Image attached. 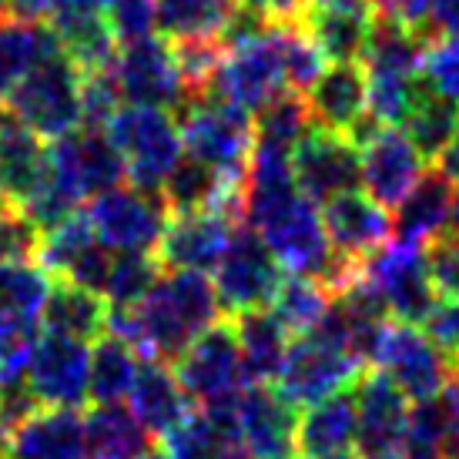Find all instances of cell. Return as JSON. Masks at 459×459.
<instances>
[{
  "instance_id": "obj_1",
  "label": "cell",
  "mask_w": 459,
  "mask_h": 459,
  "mask_svg": "<svg viewBox=\"0 0 459 459\" xmlns=\"http://www.w3.org/2000/svg\"><path fill=\"white\" fill-rule=\"evenodd\" d=\"M218 308L215 281L208 275L165 268L141 306L111 308L108 332L125 339L141 359L168 362L215 325Z\"/></svg>"
},
{
  "instance_id": "obj_2",
  "label": "cell",
  "mask_w": 459,
  "mask_h": 459,
  "mask_svg": "<svg viewBox=\"0 0 459 459\" xmlns=\"http://www.w3.org/2000/svg\"><path fill=\"white\" fill-rule=\"evenodd\" d=\"M185 154L215 171L218 178L245 188L248 161L255 152V117L215 94H192L175 111Z\"/></svg>"
},
{
  "instance_id": "obj_3",
  "label": "cell",
  "mask_w": 459,
  "mask_h": 459,
  "mask_svg": "<svg viewBox=\"0 0 459 459\" xmlns=\"http://www.w3.org/2000/svg\"><path fill=\"white\" fill-rule=\"evenodd\" d=\"M108 138L115 141L117 154L125 161V178L134 188L158 192L165 188L171 171L185 158V141L175 111L168 108H144V104H125L108 121Z\"/></svg>"
},
{
  "instance_id": "obj_4",
  "label": "cell",
  "mask_w": 459,
  "mask_h": 459,
  "mask_svg": "<svg viewBox=\"0 0 459 459\" xmlns=\"http://www.w3.org/2000/svg\"><path fill=\"white\" fill-rule=\"evenodd\" d=\"M81 84H84V71L61 51L48 57L38 71H30L4 104L38 138L57 141L71 131L84 128Z\"/></svg>"
},
{
  "instance_id": "obj_5",
  "label": "cell",
  "mask_w": 459,
  "mask_h": 459,
  "mask_svg": "<svg viewBox=\"0 0 459 459\" xmlns=\"http://www.w3.org/2000/svg\"><path fill=\"white\" fill-rule=\"evenodd\" d=\"M356 268L359 281L369 289L389 319L409 322V325H422L426 316L433 312L439 302V292L429 275V262H426V248L409 242H385L376 255L362 258Z\"/></svg>"
},
{
  "instance_id": "obj_6",
  "label": "cell",
  "mask_w": 459,
  "mask_h": 459,
  "mask_svg": "<svg viewBox=\"0 0 459 459\" xmlns=\"http://www.w3.org/2000/svg\"><path fill=\"white\" fill-rule=\"evenodd\" d=\"M175 376H178L181 389L192 399V406L212 409V412H229V409L238 406L242 393L252 383L245 376L235 325L231 322H215L208 332H202L175 359Z\"/></svg>"
},
{
  "instance_id": "obj_7",
  "label": "cell",
  "mask_w": 459,
  "mask_h": 459,
  "mask_svg": "<svg viewBox=\"0 0 459 459\" xmlns=\"http://www.w3.org/2000/svg\"><path fill=\"white\" fill-rule=\"evenodd\" d=\"M372 369L389 376L409 403L439 399L449 379L456 376V362L422 332V325L389 319L379 332V342L372 349Z\"/></svg>"
},
{
  "instance_id": "obj_8",
  "label": "cell",
  "mask_w": 459,
  "mask_h": 459,
  "mask_svg": "<svg viewBox=\"0 0 459 459\" xmlns=\"http://www.w3.org/2000/svg\"><path fill=\"white\" fill-rule=\"evenodd\" d=\"M48 181L71 204L125 185V161L104 128H77L57 141H48Z\"/></svg>"
},
{
  "instance_id": "obj_9",
  "label": "cell",
  "mask_w": 459,
  "mask_h": 459,
  "mask_svg": "<svg viewBox=\"0 0 459 459\" xmlns=\"http://www.w3.org/2000/svg\"><path fill=\"white\" fill-rule=\"evenodd\" d=\"M362 372H366L362 359L316 329L292 339L285 366L279 372V389L295 406H316L329 395L345 393L352 383H359Z\"/></svg>"
},
{
  "instance_id": "obj_10",
  "label": "cell",
  "mask_w": 459,
  "mask_h": 459,
  "mask_svg": "<svg viewBox=\"0 0 459 459\" xmlns=\"http://www.w3.org/2000/svg\"><path fill=\"white\" fill-rule=\"evenodd\" d=\"M88 221L98 242L108 252H158V242L168 229L171 208L158 192H144L134 185H117L111 192L91 198Z\"/></svg>"
},
{
  "instance_id": "obj_11",
  "label": "cell",
  "mask_w": 459,
  "mask_h": 459,
  "mask_svg": "<svg viewBox=\"0 0 459 459\" xmlns=\"http://www.w3.org/2000/svg\"><path fill=\"white\" fill-rule=\"evenodd\" d=\"M281 91L289 88H285V71H281L279 24H272L255 38L225 48V57L218 65L208 94L255 115L272 98H279Z\"/></svg>"
},
{
  "instance_id": "obj_12",
  "label": "cell",
  "mask_w": 459,
  "mask_h": 459,
  "mask_svg": "<svg viewBox=\"0 0 459 459\" xmlns=\"http://www.w3.org/2000/svg\"><path fill=\"white\" fill-rule=\"evenodd\" d=\"M212 281H215L218 306L235 319L245 312L272 308L285 275H281L279 258L268 252L265 242L248 225H242L235 231L225 258L212 272Z\"/></svg>"
},
{
  "instance_id": "obj_13",
  "label": "cell",
  "mask_w": 459,
  "mask_h": 459,
  "mask_svg": "<svg viewBox=\"0 0 459 459\" xmlns=\"http://www.w3.org/2000/svg\"><path fill=\"white\" fill-rule=\"evenodd\" d=\"M362 158V188L385 208H399L416 181L426 175V158L403 128L366 121L352 134Z\"/></svg>"
},
{
  "instance_id": "obj_14",
  "label": "cell",
  "mask_w": 459,
  "mask_h": 459,
  "mask_svg": "<svg viewBox=\"0 0 459 459\" xmlns=\"http://www.w3.org/2000/svg\"><path fill=\"white\" fill-rule=\"evenodd\" d=\"M292 171L302 195L316 204H325L345 192H356L362 185L359 144L349 134L312 125L306 138L295 144Z\"/></svg>"
},
{
  "instance_id": "obj_15",
  "label": "cell",
  "mask_w": 459,
  "mask_h": 459,
  "mask_svg": "<svg viewBox=\"0 0 459 459\" xmlns=\"http://www.w3.org/2000/svg\"><path fill=\"white\" fill-rule=\"evenodd\" d=\"M245 221L225 208H198V212H178L168 218V229L158 242V262L161 268L175 272H215L218 262L229 252L235 231Z\"/></svg>"
},
{
  "instance_id": "obj_16",
  "label": "cell",
  "mask_w": 459,
  "mask_h": 459,
  "mask_svg": "<svg viewBox=\"0 0 459 459\" xmlns=\"http://www.w3.org/2000/svg\"><path fill=\"white\" fill-rule=\"evenodd\" d=\"M27 389L40 406L77 409L91 399V345L40 329L27 366Z\"/></svg>"
},
{
  "instance_id": "obj_17",
  "label": "cell",
  "mask_w": 459,
  "mask_h": 459,
  "mask_svg": "<svg viewBox=\"0 0 459 459\" xmlns=\"http://www.w3.org/2000/svg\"><path fill=\"white\" fill-rule=\"evenodd\" d=\"M111 71L117 77V88H121L125 104L178 111L181 101L188 98L171 40H161L154 38V34L144 40L121 44Z\"/></svg>"
},
{
  "instance_id": "obj_18",
  "label": "cell",
  "mask_w": 459,
  "mask_h": 459,
  "mask_svg": "<svg viewBox=\"0 0 459 459\" xmlns=\"http://www.w3.org/2000/svg\"><path fill=\"white\" fill-rule=\"evenodd\" d=\"M235 429L252 459H302L295 403L281 389L248 385L235 406Z\"/></svg>"
},
{
  "instance_id": "obj_19",
  "label": "cell",
  "mask_w": 459,
  "mask_h": 459,
  "mask_svg": "<svg viewBox=\"0 0 459 459\" xmlns=\"http://www.w3.org/2000/svg\"><path fill=\"white\" fill-rule=\"evenodd\" d=\"M111 262H115V252H108L98 242L84 212L71 215L57 229L44 231V238H40L38 265L54 281H74V285H84V289L104 295Z\"/></svg>"
},
{
  "instance_id": "obj_20",
  "label": "cell",
  "mask_w": 459,
  "mask_h": 459,
  "mask_svg": "<svg viewBox=\"0 0 459 459\" xmlns=\"http://www.w3.org/2000/svg\"><path fill=\"white\" fill-rule=\"evenodd\" d=\"M359 409V446L356 459H376L406 443L412 403L399 385L379 369H366L356 383Z\"/></svg>"
},
{
  "instance_id": "obj_21",
  "label": "cell",
  "mask_w": 459,
  "mask_h": 459,
  "mask_svg": "<svg viewBox=\"0 0 459 459\" xmlns=\"http://www.w3.org/2000/svg\"><path fill=\"white\" fill-rule=\"evenodd\" d=\"M379 21L376 0H302L299 27L316 40L332 65H352L362 57Z\"/></svg>"
},
{
  "instance_id": "obj_22",
  "label": "cell",
  "mask_w": 459,
  "mask_h": 459,
  "mask_svg": "<svg viewBox=\"0 0 459 459\" xmlns=\"http://www.w3.org/2000/svg\"><path fill=\"white\" fill-rule=\"evenodd\" d=\"M322 221L332 242V252L345 265H359L393 242V215L366 192H345L322 204Z\"/></svg>"
},
{
  "instance_id": "obj_23",
  "label": "cell",
  "mask_w": 459,
  "mask_h": 459,
  "mask_svg": "<svg viewBox=\"0 0 459 459\" xmlns=\"http://www.w3.org/2000/svg\"><path fill=\"white\" fill-rule=\"evenodd\" d=\"M4 459H88V429L77 409L38 406L4 439Z\"/></svg>"
},
{
  "instance_id": "obj_24",
  "label": "cell",
  "mask_w": 459,
  "mask_h": 459,
  "mask_svg": "<svg viewBox=\"0 0 459 459\" xmlns=\"http://www.w3.org/2000/svg\"><path fill=\"white\" fill-rule=\"evenodd\" d=\"M312 125L339 134H356L369 121V84L362 65H332L306 94Z\"/></svg>"
},
{
  "instance_id": "obj_25",
  "label": "cell",
  "mask_w": 459,
  "mask_h": 459,
  "mask_svg": "<svg viewBox=\"0 0 459 459\" xmlns=\"http://www.w3.org/2000/svg\"><path fill=\"white\" fill-rule=\"evenodd\" d=\"M48 175V141L0 101V195L24 208Z\"/></svg>"
},
{
  "instance_id": "obj_26",
  "label": "cell",
  "mask_w": 459,
  "mask_h": 459,
  "mask_svg": "<svg viewBox=\"0 0 459 459\" xmlns=\"http://www.w3.org/2000/svg\"><path fill=\"white\" fill-rule=\"evenodd\" d=\"M128 409L131 416L144 426V433L158 436V439L175 433L181 422L195 412L192 399L181 389L175 369H168L165 362H154V359L141 362L134 389L128 395Z\"/></svg>"
},
{
  "instance_id": "obj_27",
  "label": "cell",
  "mask_w": 459,
  "mask_h": 459,
  "mask_svg": "<svg viewBox=\"0 0 459 459\" xmlns=\"http://www.w3.org/2000/svg\"><path fill=\"white\" fill-rule=\"evenodd\" d=\"M359 446L356 395L335 393L322 399L299 420V453L302 459H349Z\"/></svg>"
},
{
  "instance_id": "obj_28",
  "label": "cell",
  "mask_w": 459,
  "mask_h": 459,
  "mask_svg": "<svg viewBox=\"0 0 459 459\" xmlns=\"http://www.w3.org/2000/svg\"><path fill=\"white\" fill-rule=\"evenodd\" d=\"M453 198H456V185L443 175V171H426L416 188L403 198V204L393 215V235L399 242L409 245H429L446 231L449 212H453Z\"/></svg>"
},
{
  "instance_id": "obj_29",
  "label": "cell",
  "mask_w": 459,
  "mask_h": 459,
  "mask_svg": "<svg viewBox=\"0 0 459 459\" xmlns=\"http://www.w3.org/2000/svg\"><path fill=\"white\" fill-rule=\"evenodd\" d=\"M61 51L65 48H61V40H57L51 24L4 13L0 17V101H7L13 88L30 71H38L48 57Z\"/></svg>"
},
{
  "instance_id": "obj_30",
  "label": "cell",
  "mask_w": 459,
  "mask_h": 459,
  "mask_svg": "<svg viewBox=\"0 0 459 459\" xmlns=\"http://www.w3.org/2000/svg\"><path fill=\"white\" fill-rule=\"evenodd\" d=\"M231 325H235V339H238V349H242V366L248 383H279V372L285 366L289 345H292V332L281 325L272 308L235 316Z\"/></svg>"
},
{
  "instance_id": "obj_31",
  "label": "cell",
  "mask_w": 459,
  "mask_h": 459,
  "mask_svg": "<svg viewBox=\"0 0 459 459\" xmlns=\"http://www.w3.org/2000/svg\"><path fill=\"white\" fill-rule=\"evenodd\" d=\"M426 44L429 38H422L420 30L379 13L369 44L362 51V71L369 81H416Z\"/></svg>"
},
{
  "instance_id": "obj_32",
  "label": "cell",
  "mask_w": 459,
  "mask_h": 459,
  "mask_svg": "<svg viewBox=\"0 0 459 459\" xmlns=\"http://www.w3.org/2000/svg\"><path fill=\"white\" fill-rule=\"evenodd\" d=\"M161 449L168 459H252L235 429V409H195L175 433L165 436Z\"/></svg>"
},
{
  "instance_id": "obj_33",
  "label": "cell",
  "mask_w": 459,
  "mask_h": 459,
  "mask_svg": "<svg viewBox=\"0 0 459 459\" xmlns=\"http://www.w3.org/2000/svg\"><path fill=\"white\" fill-rule=\"evenodd\" d=\"M108 322H111V306L101 292L74 285V281H54L44 316H40V329L81 339V342H94L108 332Z\"/></svg>"
},
{
  "instance_id": "obj_34",
  "label": "cell",
  "mask_w": 459,
  "mask_h": 459,
  "mask_svg": "<svg viewBox=\"0 0 459 459\" xmlns=\"http://www.w3.org/2000/svg\"><path fill=\"white\" fill-rule=\"evenodd\" d=\"M54 279L38 262L0 265V329H40Z\"/></svg>"
},
{
  "instance_id": "obj_35",
  "label": "cell",
  "mask_w": 459,
  "mask_h": 459,
  "mask_svg": "<svg viewBox=\"0 0 459 459\" xmlns=\"http://www.w3.org/2000/svg\"><path fill=\"white\" fill-rule=\"evenodd\" d=\"M51 27L65 54L84 74L111 67L117 57V38L108 27V17L98 11H61L51 17Z\"/></svg>"
},
{
  "instance_id": "obj_36",
  "label": "cell",
  "mask_w": 459,
  "mask_h": 459,
  "mask_svg": "<svg viewBox=\"0 0 459 459\" xmlns=\"http://www.w3.org/2000/svg\"><path fill=\"white\" fill-rule=\"evenodd\" d=\"M141 362L144 359L125 339H117L115 332H104L101 339H94V349H91V403L94 406L128 403L134 379L141 372Z\"/></svg>"
},
{
  "instance_id": "obj_37",
  "label": "cell",
  "mask_w": 459,
  "mask_h": 459,
  "mask_svg": "<svg viewBox=\"0 0 459 459\" xmlns=\"http://www.w3.org/2000/svg\"><path fill=\"white\" fill-rule=\"evenodd\" d=\"M84 429L88 459H141L152 449V436L128 406H94L84 416Z\"/></svg>"
},
{
  "instance_id": "obj_38",
  "label": "cell",
  "mask_w": 459,
  "mask_h": 459,
  "mask_svg": "<svg viewBox=\"0 0 459 459\" xmlns=\"http://www.w3.org/2000/svg\"><path fill=\"white\" fill-rule=\"evenodd\" d=\"M238 0H158V30L168 40L221 38Z\"/></svg>"
},
{
  "instance_id": "obj_39",
  "label": "cell",
  "mask_w": 459,
  "mask_h": 459,
  "mask_svg": "<svg viewBox=\"0 0 459 459\" xmlns=\"http://www.w3.org/2000/svg\"><path fill=\"white\" fill-rule=\"evenodd\" d=\"M403 131L409 134V141L420 148V154L426 161H436L439 154L446 152V144L456 138L459 131V104L439 98L422 84L420 98L412 104L409 117L403 121Z\"/></svg>"
},
{
  "instance_id": "obj_40",
  "label": "cell",
  "mask_w": 459,
  "mask_h": 459,
  "mask_svg": "<svg viewBox=\"0 0 459 459\" xmlns=\"http://www.w3.org/2000/svg\"><path fill=\"white\" fill-rule=\"evenodd\" d=\"M332 308V292L329 285H322L319 279L308 275H285L279 295L272 302V312L279 316V322L292 332V339L308 335L322 325V319Z\"/></svg>"
},
{
  "instance_id": "obj_41",
  "label": "cell",
  "mask_w": 459,
  "mask_h": 459,
  "mask_svg": "<svg viewBox=\"0 0 459 459\" xmlns=\"http://www.w3.org/2000/svg\"><path fill=\"white\" fill-rule=\"evenodd\" d=\"M252 117H255V144L281 148V152H295V144L312 128L308 101L295 91H281L279 98H272Z\"/></svg>"
},
{
  "instance_id": "obj_42",
  "label": "cell",
  "mask_w": 459,
  "mask_h": 459,
  "mask_svg": "<svg viewBox=\"0 0 459 459\" xmlns=\"http://www.w3.org/2000/svg\"><path fill=\"white\" fill-rule=\"evenodd\" d=\"M161 262L152 252H121L111 262L108 272V285H104V299L111 308H134L141 299L152 292V285L161 279Z\"/></svg>"
},
{
  "instance_id": "obj_43",
  "label": "cell",
  "mask_w": 459,
  "mask_h": 459,
  "mask_svg": "<svg viewBox=\"0 0 459 459\" xmlns=\"http://www.w3.org/2000/svg\"><path fill=\"white\" fill-rule=\"evenodd\" d=\"M279 40H281V71H285V88L306 98L312 84L325 71V54L316 48V40L308 38L306 30L292 24H279Z\"/></svg>"
},
{
  "instance_id": "obj_44",
  "label": "cell",
  "mask_w": 459,
  "mask_h": 459,
  "mask_svg": "<svg viewBox=\"0 0 459 459\" xmlns=\"http://www.w3.org/2000/svg\"><path fill=\"white\" fill-rule=\"evenodd\" d=\"M420 81L433 94L459 104V38H433L426 44Z\"/></svg>"
},
{
  "instance_id": "obj_45",
  "label": "cell",
  "mask_w": 459,
  "mask_h": 459,
  "mask_svg": "<svg viewBox=\"0 0 459 459\" xmlns=\"http://www.w3.org/2000/svg\"><path fill=\"white\" fill-rule=\"evenodd\" d=\"M44 231L27 218L24 208L0 202V265L13 262H34L40 252Z\"/></svg>"
},
{
  "instance_id": "obj_46",
  "label": "cell",
  "mask_w": 459,
  "mask_h": 459,
  "mask_svg": "<svg viewBox=\"0 0 459 459\" xmlns=\"http://www.w3.org/2000/svg\"><path fill=\"white\" fill-rule=\"evenodd\" d=\"M104 17L117 44L144 40L158 30V0H108Z\"/></svg>"
},
{
  "instance_id": "obj_47",
  "label": "cell",
  "mask_w": 459,
  "mask_h": 459,
  "mask_svg": "<svg viewBox=\"0 0 459 459\" xmlns=\"http://www.w3.org/2000/svg\"><path fill=\"white\" fill-rule=\"evenodd\" d=\"M429 275L443 299H459V235H439L426 248Z\"/></svg>"
},
{
  "instance_id": "obj_48",
  "label": "cell",
  "mask_w": 459,
  "mask_h": 459,
  "mask_svg": "<svg viewBox=\"0 0 459 459\" xmlns=\"http://www.w3.org/2000/svg\"><path fill=\"white\" fill-rule=\"evenodd\" d=\"M422 332L433 339L453 362L459 359V299H443L433 306V312L422 322Z\"/></svg>"
},
{
  "instance_id": "obj_49",
  "label": "cell",
  "mask_w": 459,
  "mask_h": 459,
  "mask_svg": "<svg viewBox=\"0 0 459 459\" xmlns=\"http://www.w3.org/2000/svg\"><path fill=\"white\" fill-rule=\"evenodd\" d=\"M426 38H459V0H429Z\"/></svg>"
},
{
  "instance_id": "obj_50",
  "label": "cell",
  "mask_w": 459,
  "mask_h": 459,
  "mask_svg": "<svg viewBox=\"0 0 459 459\" xmlns=\"http://www.w3.org/2000/svg\"><path fill=\"white\" fill-rule=\"evenodd\" d=\"M238 4L268 13L275 24H292V21H299V11H302V0H238Z\"/></svg>"
},
{
  "instance_id": "obj_51",
  "label": "cell",
  "mask_w": 459,
  "mask_h": 459,
  "mask_svg": "<svg viewBox=\"0 0 459 459\" xmlns=\"http://www.w3.org/2000/svg\"><path fill=\"white\" fill-rule=\"evenodd\" d=\"M7 11H11L13 17H24V21L51 24V17L57 13V0H11Z\"/></svg>"
},
{
  "instance_id": "obj_52",
  "label": "cell",
  "mask_w": 459,
  "mask_h": 459,
  "mask_svg": "<svg viewBox=\"0 0 459 459\" xmlns=\"http://www.w3.org/2000/svg\"><path fill=\"white\" fill-rule=\"evenodd\" d=\"M436 171H443L453 185H459V131H456V138L446 144V152L436 158Z\"/></svg>"
},
{
  "instance_id": "obj_53",
  "label": "cell",
  "mask_w": 459,
  "mask_h": 459,
  "mask_svg": "<svg viewBox=\"0 0 459 459\" xmlns=\"http://www.w3.org/2000/svg\"><path fill=\"white\" fill-rule=\"evenodd\" d=\"M141 459H168V456H165V449H148Z\"/></svg>"
},
{
  "instance_id": "obj_54",
  "label": "cell",
  "mask_w": 459,
  "mask_h": 459,
  "mask_svg": "<svg viewBox=\"0 0 459 459\" xmlns=\"http://www.w3.org/2000/svg\"><path fill=\"white\" fill-rule=\"evenodd\" d=\"M7 4H11V0H0V17H4V13H7Z\"/></svg>"
},
{
  "instance_id": "obj_55",
  "label": "cell",
  "mask_w": 459,
  "mask_h": 459,
  "mask_svg": "<svg viewBox=\"0 0 459 459\" xmlns=\"http://www.w3.org/2000/svg\"><path fill=\"white\" fill-rule=\"evenodd\" d=\"M0 393H4V389H0ZM0 449H4V436H0Z\"/></svg>"
},
{
  "instance_id": "obj_56",
  "label": "cell",
  "mask_w": 459,
  "mask_h": 459,
  "mask_svg": "<svg viewBox=\"0 0 459 459\" xmlns=\"http://www.w3.org/2000/svg\"><path fill=\"white\" fill-rule=\"evenodd\" d=\"M456 376H459V359H456Z\"/></svg>"
},
{
  "instance_id": "obj_57",
  "label": "cell",
  "mask_w": 459,
  "mask_h": 459,
  "mask_svg": "<svg viewBox=\"0 0 459 459\" xmlns=\"http://www.w3.org/2000/svg\"><path fill=\"white\" fill-rule=\"evenodd\" d=\"M0 202H4V195H0Z\"/></svg>"
},
{
  "instance_id": "obj_58",
  "label": "cell",
  "mask_w": 459,
  "mask_h": 459,
  "mask_svg": "<svg viewBox=\"0 0 459 459\" xmlns=\"http://www.w3.org/2000/svg\"><path fill=\"white\" fill-rule=\"evenodd\" d=\"M349 459H356V456H349Z\"/></svg>"
}]
</instances>
